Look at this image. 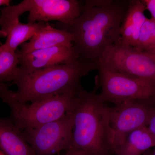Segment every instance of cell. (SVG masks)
I'll use <instances>...</instances> for the list:
<instances>
[{
    "label": "cell",
    "mask_w": 155,
    "mask_h": 155,
    "mask_svg": "<svg viewBox=\"0 0 155 155\" xmlns=\"http://www.w3.org/2000/svg\"><path fill=\"white\" fill-rule=\"evenodd\" d=\"M155 46V20L152 18H147L142 26L135 48L143 51Z\"/></svg>",
    "instance_id": "17"
},
{
    "label": "cell",
    "mask_w": 155,
    "mask_h": 155,
    "mask_svg": "<svg viewBox=\"0 0 155 155\" xmlns=\"http://www.w3.org/2000/svg\"><path fill=\"white\" fill-rule=\"evenodd\" d=\"M73 37L71 33L53 28L47 22L27 42L20 45L21 52L27 54L37 50L56 46H73Z\"/></svg>",
    "instance_id": "11"
},
{
    "label": "cell",
    "mask_w": 155,
    "mask_h": 155,
    "mask_svg": "<svg viewBox=\"0 0 155 155\" xmlns=\"http://www.w3.org/2000/svg\"><path fill=\"white\" fill-rule=\"evenodd\" d=\"M101 92L98 97L102 103L119 105L127 101L155 99V82L125 75L98 66Z\"/></svg>",
    "instance_id": "6"
},
{
    "label": "cell",
    "mask_w": 155,
    "mask_h": 155,
    "mask_svg": "<svg viewBox=\"0 0 155 155\" xmlns=\"http://www.w3.org/2000/svg\"><path fill=\"white\" fill-rule=\"evenodd\" d=\"M155 147L154 139L147 126L130 132L115 151V155H141Z\"/></svg>",
    "instance_id": "14"
},
{
    "label": "cell",
    "mask_w": 155,
    "mask_h": 155,
    "mask_svg": "<svg viewBox=\"0 0 155 155\" xmlns=\"http://www.w3.org/2000/svg\"><path fill=\"white\" fill-rule=\"evenodd\" d=\"M11 1L9 0H0V6H5L6 7H8L11 5Z\"/></svg>",
    "instance_id": "21"
},
{
    "label": "cell",
    "mask_w": 155,
    "mask_h": 155,
    "mask_svg": "<svg viewBox=\"0 0 155 155\" xmlns=\"http://www.w3.org/2000/svg\"><path fill=\"white\" fill-rule=\"evenodd\" d=\"M44 22H38L27 24L21 23L19 19L15 20L9 26L6 34L7 38L4 45L16 52L17 48L32 37L46 24Z\"/></svg>",
    "instance_id": "15"
},
{
    "label": "cell",
    "mask_w": 155,
    "mask_h": 155,
    "mask_svg": "<svg viewBox=\"0 0 155 155\" xmlns=\"http://www.w3.org/2000/svg\"><path fill=\"white\" fill-rule=\"evenodd\" d=\"M83 5L77 0H24L5 7L0 16V37H5L9 26L25 12H29L28 23L56 20L67 24L77 19Z\"/></svg>",
    "instance_id": "5"
},
{
    "label": "cell",
    "mask_w": 155,
    "mask_h": 155,
    "mask_svg": "<svg viewBox=\"0 0 155 155\" xmlns=\"http://www.w3.org/2000/svg\"><path fill=\"white\" fill-rule=\"evenodd\" d=\"M0 155H5L2 152V151H0Z\"/></svg>",
    "instance_id": "23"
},
{
    "label": "cell",
    "mask_w": 155,
    "mask_h": 155,
    "mask_svg": "<svg viewBox=\"0 0 155 155\" xmlns=\"http://www.w3.org/2000/svg\"><path fill=\"white\" fill-rule=\"evenodd\" d=\"M97 67L94 61L80 59L31 72L18 67L13 81L17 87L14 96L20 102L27 104L57 95L79 94L84 90L82 78Z\"/></svg>",
    "instance_id": "2"
},
{
    "label": "cell",
    "mask_w": 155,
    "mask_h": 155,
    "mask_svg": "<svg viewBox=\"0 0 155 155\" xmlns=\"http://www.w3.org/2000/svg\"><path fill=\"white\" fill-rule=\"evenodd\" d=\"M73 118L72 111L58 120L22 131L37 155H54L63 150H70Z\"/></svg>",
    "instance_id": "8"
},
{
    "label": "cell",
    "mask_w": 155,
    "mask_h": 155,
    "mask_svg": "<svg viewBox=\"0 0 155 155\" xmlns=\"http://www.w3.org/2000/svg\"><path fill=\"white\" fill-rule=\"evenodd\" d=\"M22 71L31 72L66 64L79 59L73 46H56L24 54L16 51Z\"/></svg>",
    "instance_id": "10"
},
{
    "label": "cell",
    "mask_w": 155,
    "mask_h": 155,
    "mask_svg": "<svg viewBox=\"0 0 155 155\" xmlns=\"http://www.w3.org/2000/svg\"><path fill=\"white\" fill-rule=\"evenodd\" d=\"M114 133L113 153L130 132L147 126L155 110V99L127 101L114 107H108Z\"/></svg>",
    "instance_id": "9"
},
{
    "label": "cell",
    "mask_w": 155,
    "mask_h": 155,
    "mask_svg": "<svg viewBox=\"0 0 155 155\" xmlns=\"http://www.w3.org/2000/svg\"><path fill=\"white\" fill-rule=\"evenodd\" d=\"M129 3L109 0L99 7L84 4L80 15L73 22L58 23L60 29L73 36V47L79 59L97 62L106 49L119 40Z\"/></svg>",
    "instance_id": "1"
},
{
    "label": "cell",
    "mask_w": 155,
    "mask_h": 155,
    "mask_svg": "<svg viewBox=\"0 0 155 155\" xmlns=\"http://www.w3.org/2000/svg\"><path fill=\"white\" fill-rule=\"evenodd\" d=\"M142 2L150 13L152 18L155 20V0H143Z\"/></svg>",
    "instance_id": "18"
},
{
    "label": "cell",
    "mask_w": 155,
    "mask_h": 155,
    "mask_svg": "<svg viewBox=\"0 0 155 155\" xmlns=\"http://www.w3.org/2000/svg\"><path fill=\"white\" fill-rule=\"evenodd\" d=\"M18 64L19 60L16 52L3 44L0 45V83L13 82Z\"/></svg>",
    "instance_id": "16"
},
{
    "label": "cell",
    "mask_w": 155,
    "mask_h": 155,
    "mask_svg": "<svg viewBox=\"0 0 155 155\" xmlns=\"http://www.w3.org/2000/svg\"><path fill=\"white\" fill-rule=\"evenodd\" d=\"M146 153V155H155V148L153 150V151H150V152H145Z\"/></svg>",
    "instance_id": "22"
},
{
    "label": "cell",
    "mask_w": 155,
    "mask_h": 155,
    "mask_svg": "<svg viewBox=\"0 0 155 155\" xmlns=\"http://www.w3.org/2000/svg\"><path fill=\"white\" fill-rule=\"evenodd\" d=\"M80 94L57 95L30 104H24L17 99L14 91L7 85L0 83V98L11 110V120L22 131L58 120L74 110Z\"/></svg>",
    "instance_id": "4"
},
{
    "label": "cell",
    "mask_w": 155,
    "mask_h": 155,
    "mask_svg": "<svg viewBox=\"0 0 155 155\" xmlns=\"http://www.w3.org/2000/svg\"><path fill=\"white\" fill-rule=\"evenodd\" d=\"M146 10L142 1H129L120 29V38L126 44L136 46L142 26L147 19L144 14Z\"/></svg>",
    "instance_id": "13"
},
{
    "label": "cell",
    "mask_w": 155,
    "mask_h": 155,
    "mask_svg": "<svg viewBox=\"0 0 155 155\" xmlns=\"http://www.w3.org/2000/svg\"><path fill=\"white\" fill-rule=\"evenodd\" d=\"M96 63L98 66L155 82V61L147 54L126 44L120 38L105 50Z\"/></svg>",
    "instance_id": "7"
},
{
    "label": "cell",
    "mask_w": 155,
    "mask_h": 155,
    "mask_svg": "<svg viewBox=\"0 0 155 155\" xmlns=\"http://www.w3.org/2000/svg\"><path fill=\"white\" fill-rule=\"evenodd\" d=\"M0 151L5 155H37L22 130L11 119L0 117Z\"/></svg>",
    "instance_id": "12"
},
{
    "label": "cell",
    "mask_w": 155,
    "mask_h": 155,
    "mask_svg": "<svg viewBox=\"0 0 155 155\" xmlns=\"http://www.w3.org/2000/svg\"><path fill=\"white\" fill-rule=\"evenodd\" d=\"M99 88L97 75L94 89L91 91L84 89L79 94V101L73 110L74 127L69 150L82 151L89 155L113 153L114 133L108 107L98 97Z\"/></svg>",
    "instance_id": "3"
},
{
    "label": "cell",
    "mask_w": 155,
    "mask_h": 155,
    "mask_svg": "<svg viewBox=\"0 0 155 155\" xmlns=\"http://www.w3.org/2000/svg\"><path fill=\"white\" fill-rule=\"evenodd\" d=\"M147 127L154 139L155 141V110L150 118Z\"/></svg>",
    "instance_id": "19"
},
{
    "label": "cell",
    "mask_w": 155,
    "mask_h": 155,
    "mask_svg": "<svg viewBox=\"0 0 155 155\" xmlns=\"http://www.w3.org/2000/svg\"><path fill=\"white\" fill-rule=\"evenodd\" d=\"M64 155H89L87 153L82 151L69 150L67 151V153Z\"/></svg>",
    "instance_id": "20"
}]
</instances>
